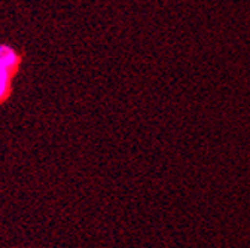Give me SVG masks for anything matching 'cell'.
<instances>
[{
	"instance_id": "cell-1",
	"label": "cell",
	"mask_w": 250,
	"mask_h": 248,
	"mask_svg": "<svg viewBox=\"0 0 250 248\" xmlns=\"http://www.w3.org/2000/svg\"><path fill=\"white\" fill-rule=\"evenodd\" d=\"M18 54L8 45H0V66H3L9 70L17 67L18 64Z\"/></svg>"
},
{
	"instance_id": "cell-2",
	"label": "cell",
	"mask_w": 250,
	"mask_h": 248,
	"mask_svg": "<svg viewBox=\"0 0 250 248\" xmlns=\"http://www.w3.org/2000/svg\"><path fill=\"white\" fill-rule=\"evenodd\" d=\"M11 82V70L0 66V100H3L8 94Z\"/></svg>"
}]
</instances>
